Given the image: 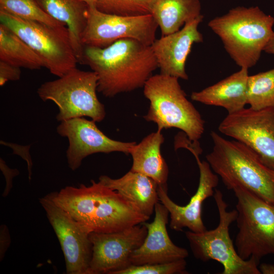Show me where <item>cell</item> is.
Wrapping results in <instances>:
<instances>
[{
  "instance_id": "22",
  "label": "cell",
  "mask_w": 274,
  "mask_h": 274,
  "mask_svg": "<svg viewBox=\"0 0 274 274\" xmlns=\"http://www.w3.org/2000/svg\"><path fill=\"white\" fill-rule=\"evenodd\" d=\"M199 0H155L150 12L161 36L179 30L187 22L201 15Z\"/></svg>"
},
{
  "instance_id": "6",
  "label": "cell",
  "mask_w": 274,
  "mask_h": 274,
  "mask_svg": "<svg viewBox=\"0 0 274 274\" xmlns=\"http://www.w3.org/2000/svg\"><path fill=\"white\" fill-rule=\"evenodd\" d=\"M97 86L95 72L75 68L56 80L43 83L37 93L43 101L56 105L58 121L88 117L99 122L104 119L106 110L97 98Z\"/></svg>"
},
{
  "instance_id": "27",
  "label": "cell",
  "mask_w": 274,
  "mask_h": 274,
  "mask_svg": "<svg viewBox=\"0 0 274 274\" xmlns=\"http://www.w3.org/2000/svg\"><path fill=\"white\" fill-rule=\"evenodd\" d=\"M185 259L163 263L130 265L116 274H184L186 270Z\"/></svg>"
},
{
  "instance_id": "9",
  "label": "cell",
  "mask_w": 274,
  "mask_h": 274,
  "mask_svg": "<svg viewBox=\"0 0 274 274\" xmlns=\"http://www.w3.org/2000/svg\"><path fill=\"white\" fill-rule=\"evenodd\" d=\"M237 199L235 247L244 260L274 254V206L246 190H232Z\"/></svg>"
},
{
  "instance_id": "33",
  "label": "cell",
  "mask_w": 274,
  "mask_h": 274,
  "mask_svg": "<svg viewBox=\"0 0 274 274\" xmlns=\"http://www.w3.org/2000/svg\"><path fill=\"white\" fill-rule=\"evenodd\" d=\"M85 2L89 7H96L97 0H81Z\"/></svg>"
},
{
  "instance_id": "32",
  "label": "cell",
  "mask_w": 274,
  "mask_h": 274,
  "mask_svg": "<svg viewBox=\"0 0 274 274\" xmlns=\"http://www.w3.org/2000/svg\"><path fill=\"white\" fill-rule=\"evenodd\" d=\"M265 52L274 55V36L271 38L264 49Z\"/></svg>"
},
{
  "instance_id": "13",
  "label": "cell",
  "mask_w": 274,
  "mask_h": 274,
  "mask_svg": "<svg viewBox=\"0 0 274 274\" xmlns=\"http://www.w3.org/2000/svg\"><path fill=\"white\" fill-rule=\"evenodd\" d=\"M147 229L139 224L110 233L91 232L89 274H116L130 266L132 253L143 243Z\"/></svg>"
},
{
  "instance_id": "7",
  "label": "cell",
  "mask_w": 274,
  "mask_h": 274,
  "mask_svg": "<svg viewBox=\"0 0 274 274\" xmlns=\"http://www.w3.org/2000/svg\"><path fill=\"white\" fill-rule=\"evenodd\" d=\"M218 211L219 222L213 230L201 232H185L194 256L206 262L215 260L222 264V274H260L259 260L254 257L244 260L238 254L229 235V226L236 221V210L228 211V204L221 191L215 189L213 195Z\"/></svg>"
},
{
  "instance_id": "17",
  "label": "cell",
  "mask_w": 274,
  "mask_h": 274,
  "mask_svg": "<svg viewBox=\"0 0 274 274\" xmlns=\"http://www.w3.org/2000/svg\"><path fill=\"white\" fill-rule=\"evenodd\" d=\"M155 217L151 223L143 224L147 234L142 245L131 254V265L163 263L185 259L188 251L176 245L167 233L169 212L160 201L155 206Z\"/></svg>"
},
{
  "instance_id": "5",
  "label": "cell",
  "mask_w": 274,
  "mask_h": 274,
  "mask_svg": "<svg viewBox=\"0 0 274 274\" xmlns=\"http://www.w3.org/2000/svg\"><path fill=\"white\" fill-rule=\"evenodd\" d=\"M178 78L160 73L145 83L144 94L150 101L148 121L158 130L176 128L182 130L191 142H197L204 130V121L182 89Z\"/></svg>"
},
{
  "instance_id": "2",
  "label": "cell",
  "mask_w": 274,
  "mask_h": 274,
  "mask_svg": "<svg viewBox=\"0 0 274 274\" xmlns=\"http://www.w3.org/2000/svg\"><path fill=\"white\" fill-rule=\"evenodd\" d=\"M82 64L96 74L97 91L107 97L143 87L158 67L151 46L131 39L105 48L85 46Z\"/></svg>"
},
{
  "instance_id": "23",
  "label": "cell",
  "mask_w": 274,
  "mask_h": 274,
  "mask_svg": "<svg viewBox=\"0 0 274 274\" xmlns=\"http://www.w3.org/2000/svg\"><path fill=\"white\" fill-rule=\"evenodd\" d=\"M0 60L29 70L46 67L44 60L10 29L0 23Z\"/></svg>"
},
{
  "instance_id": "3",
  "label": "cell",
  "mask_w": 274,
  "mask_h": 274,
  "mask_svg": "<svg viewBox=\"0 0 274 274\" xmlns=\"http://www.w3.org/2000/svg\"><path fill=\"white\" fill-rule=\"evenodd\" d=\"M211 136L213 147L207 161L225 187L243 188L274 206V170L241 142L226 140L215 131Z\"/></svg>"
},
{
  "instance_id": "8",
  "label": "cell",
  "mask_w": 274,
  "mask_h": 274,
  "mask_svg": "<svg viewBox=\"0 0 274 274\" xmlns=\"http://www.w3.org/2000/svg\"><path fill=\"white\" fill-rule=\"evenodd\" d=\"M0 21L44 60L46 68L53 75L60 77L76 68L78 61L66 26L25 20L2 10Z\"/></svg>"
},
{
  "instance_id": "20",
  "label": "cell",
  "mask_w": 274,
  "mask_h": 274,
  "mask_svg": "<svg viewBox=\"0 0 274 274\" xmlns=\"http://www.w3.org/2000/svg\"><path fill=\"white\" fill-rule=\"evenodd\" d=\"M50 16L64 23L78 62L82 64L84 46L82 33L86 25L88 6L81 0H35Z\"/></svg>"
},
{
  "instance_id": "25",
  "label": "cell",
  "mask_w": 274,
  "mask_h": 274,
  "mask_svg": "<svg viewBox=\"0 0 274 274\" xmlns=\"http://www.w3.org/2000/svg\"><path fill=\"white\" fill-rule=\"evenodd\" d=\"M0 10L25 20L53 26H66L45 12L35 0H0Z\"/></svg>"
},
{
  "instance_id": "26",
  "label": "cell",
  "mask_w": 274,
  "mask_h": 274,
  "mask_svg": "<svg viewBox=\"0 0 274 274\" xmlns=\"http://www.w3.org/2000/svg\"><path fill=\"white\" fill-rule=\"evenodd\" d=\"M155 0H97L96 8L109 14L136 16L150 14Z\"/></svg>"
},
{
  "instance_id": "21",
  "label": "cell",
  "mask_w": 274,
  "mask_h": 274,
  "mask_svg": "<svg viewBox=\"0 0 274 274\" xmlns=\"http://www.w3.org/2000/svg\"><path fill=\"white\" fill-rule=\"evenodd\" d=\"M164 140L161 130L157 129L136 143L130 153L132 158L130 170L149 177L159 185H166L169 173L160 150Z\"/></svg>"
},
{
  "instance_id": "24",
  "label": "cell",
  "mask_w": 274,
  "mask_h": 274,
  "mask_svg": "<svg viewBox=\"0 0 274 274\" xmlns=\"http://www.w3.org/2000/svg\"><path fill=\"white\" fill-rule=\"evenodd\" d=\"M247 104L257 110L274 107V68L249 76Z\"/></svg>"
},
{
  "instance_id": "4",
  "label": "cell",
  "mask_w": 274,
  "mask_h": 274,
  "mask_svg": "<svg viewBox=\"0 0 274 274\" xmlns=\"http://www.w3.org/2000/svg\"><path fill=\"white\" fill-rule=\"evenodd\" d=\"M273 24L274 17L254 6L232 9L210 20L208 26L235 63L248 69L257 63L274 36Z\"/></svg>"
},
{
  "instance_id": "1",
  "label": "cell",
  "mask_w": 274,
  "mask_h": 274,
  "mask_svg": "<svg viewBox=\"0 0 274 274\" xmlns=\"http://www.w3.org/2000/svg\"><path fill=\"white\" fill-rule=\"evenodd\" d=\"M91 182L50 192L54 201L89 233L116 232L150 219L116 191L99 181Z\"/></svg>"
},
{
  "instance_id": "16",
  "label": "cell",
  "mask_w": 274,
  "mask_h": 274,
  "mask_svg": "<svg viewBox=\"0 0 274 274\" xmlns=\"http://www.w3.org/2000/svg\"><path fill=\"white\" fill-rule=\"evenodd\" d=\"M202 15L187 22L179 30L161 36L151 45L160 73L178 79L187 80L185 70L187 58L194 43L203 42L198 30Z\"/></svg>"
},
{
  "instance_id": "30",
  "label": "cell",
  "mask_w": 274,
  "mask_h": 274,
  "mask_svg": "<svg viewBox=\"0 0 274 274\" xmlns=\"http://www.w3.org/2000/svg\"><path fill=\"white\" fill-rule=\"evenodd\" d=\"M11 242L9 230L6 224L0 226V261L4 259Z\"/></svg>"
},
{
  "instance_id": "28",
  "label": "cell",
  "mask_w": 274,
  "mask_h": 274,
  "mask_svg": "<svg viewBox=\"0 0 274 274\" xmlns=\"http://www.w3.org/2000/svg\"><path fill=\"white\" fill-rule=\"evenodd\" d=\"M21 77L20 68L0 60V86L9 81L19 80Z\"/></svg>"
},
{
  "instance_id": "15",
  "label": "cell",
  "mask_w": 274,
  "mask_h": 274,
  "mask_svg": "<svg viewBox=\"0 0 274 274\" xmlns=\"http://www.w3.org/2000/svg\"><path fill=\"white\" fill-rule=\"evenodd\" d=\"M95 122L79 117L61 121L57 127V133L68 141L66 157L72 170L79 168L86 157L95 153L121 152L130 154L136 144L110 139L99 129Z\"/></svg>"
},
{
  "instance_id": "12",
  "label": "cell",
  "mask_w": 274,
  "mask_h": 274,
  "mask_svg": "<svg viewBox=\"0 0 274 274\" xmlns=\"http://www.w3.org/2000/svg\"><path fill=\"white\" fill-rule=\"evenodd\" d=\"M39 201L60 243L66 273L89 274L92 252L90 233L54 201L51 193Z\"/></svg>"
},
{
  "instance_id": "18",
  "label": "cell",
  "mask_w": 274,
  "mask_h": 274,
  "mask_svg": "<svg viewBox=\"0 0 274 274\" xmlns=\"http://www.w3.org/2000/svg\"><path fill=\"white\" fill-rule=\"evenodd\" d=\"M248 77V69L242 67L218 83L193 92L191 98L206 105L222 107L228 114L236 112L247 104Z\"/></svg>"
},
{
  "instance_id": "29",
  "label": "cell",
  "mask_w": 274,
  "mask_h": 274,
  "mask_svg": "<svg viewBox=\"0 0 274 274\" xmlns=\"http://www.w3.org/2000/svg\"><path fill=\"white\" fill-rule=\"evenodd\" d=\"M0 168L6 180V186L2 195L3 197H6L9 195L13 187V178L18 176L19 172L17 169L10 168L2 158L0 159Z\"/></svg>"
},
{
  "instance_id": "11",
  "label": "cell",
  "mask_w": 274,
  "mask_h": 274,
  "mask_svg": "<svg viewBox=\"0 0 274 274\" xmlns=\"http://www.w3.org/2000/svg\"><path fill=\"white\" fill-rule=\"evenodd\" d=\"M218 130L246 146L274 170V107L258 110L250 107L228 114Z\"/></svg>"
},
{
  "instance_id": "14",
  "label": "cell",
  "mask_w": 274,
  "mask_h": 274,
  "mask_svg": "<svg viewBox=\"0 0 274 274\" xmlns=\"http://www.w3.org/2000/svg\"><path fill=\"white\" fill-rule=\"evenodd\" d=\"M183 148L192 153L198 164L199 180L197 189L188 203L181 206L168 196L166 185H158L159 200L169 212V227L172 229L180 231L188 228L192 232H201L207 230L201 217L202 203L207 198L213 196L214 190L218 184L219 177L213 173L207 161H200L199 155L201 150L199 145L188 142Z\"/></svg>"
},
{
  "instance_id": "10",
  "label": "cell",
  "mask_w": 274,
  "mask_h": 274,
  "mask_svg": "<svg viewBox=\"0 0 274 274\" xmlns=\"http://www.w3.org/2000/svg\"><path fill=\"white\" fill-rule=\"evenodd\" d=\"M158 25L151 14L122 16L89 7L82 33L83 46L105 48L122 39H131L151 46L156 39Z\"/></svg>"
},
{
  "instance_id": "31",
  "label": "cell",
  "mask_w": 274,
  "mask_h": 274,
  "mask_svg": "<svg viewBox=\"0 0 274 274\" xmlns=\"http://www.w3.org/2000/svg\"><path fill=\"white\" fill-rule=\"evenodd\" d=\"M258 268L263 274H274V265L263 263L261 264Z\"/></svg>"
},
{
  "instance_id": "19",
  "label": "cell",
  "mask_w": 274,
  "mask_h": 274,
  "mask_svg": "<svg viewBox=\"0 0 274 274\" xmlns=\"http://www.w3.org/2000/svg\"><path fill=\"white\" fill-rule=\"evenodd\" d=\"M98 181L118 192L148 217L152 215L156 204L159 201V185L152 179L141 173L130 170L120 178L112 179L102 175Z\"/></svg>"
}]
</instances>
